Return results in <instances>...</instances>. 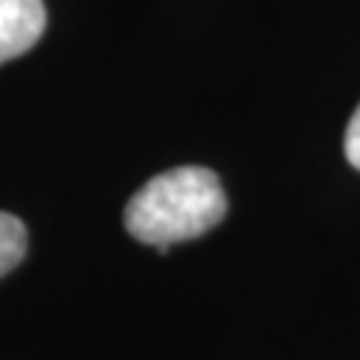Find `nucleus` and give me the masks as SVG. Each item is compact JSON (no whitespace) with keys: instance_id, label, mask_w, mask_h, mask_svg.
Listing matches in <instances>:
<instances>
[{"instance_id":"f257e3e1","label":"nucleus","mask_w":360,"mask_h":360,"mask_svg":"<svg viewBox=\"0 0 360 360\" xmlns=\"http://www.w3.org/2000/svg\"><path fill=\"white\" fill-rule=\"evenodd\" d=\"M229 198L219 177L205 165H180L150 177L127 201L123 225L135 240L168 250L172 243L201 238L219 225Z\"/></svg>"},{"instance_id":"f03ea898","label":"nucleus","mask_w":360,"mask_h":360,"mask_svg":"<svg viewBox=\"0 0 360 360\" xmlns=\"http://www.w3.org/2000/svg\"><path fill=\"white\" fill-rule=\"evenodd\" d=\"M49 25L42 0H0V63L30 51Z\"/></svg>"},{"instance_id":"7ed1b4c3","label":"nucleus","mask_w":360,"mask_h":360,"mask_svg":"<svg viewBox=\"0 0 360 360\" xmlns=\"http://www.w3.org/2000/svg\"><path fill=\"white\" fill-rule=\"evenodd\" d=\"M27 252V229L13 213L0 210V276H6L13 267L21 264Z\"/></svg>"},{"instance_id":"20e7f679","label":"nucleus","mask_w":360,"mask_h":360,"mask_svg":"<svg viewBox=\"0 0 360 360\" xmlns=\"http://www.w3.org/2000/svg\"><path fill=\"white\" fill-rule=\"evenodd\" d=\"M345 156L360 172V105L354 108L352 120H348V129H345Z\"/></svg>"}]
</instances>
